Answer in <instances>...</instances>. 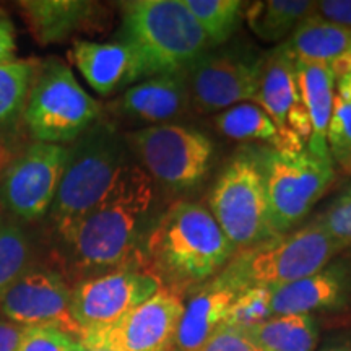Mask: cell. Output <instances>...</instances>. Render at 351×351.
I'll return each instance as SVG.
<instances>
[{
	"label": "cell",
	"instance_id": "6da1fadb",
	"mask_svg": "<svg viewBox=\"0 0 351 351\" xmlns=\"http://www.w3.org/2000/svg\"><path fill=\"white\" fill-rule=\"evenodd\" d=\"M155 189L150 176L132 161L103 200L60 241L70 265L83 280L114 270L145 269V243L156 221L152 218Z\"/></svg>",
	"mask_w": 351,
	"mask_h": 351
},
{
	"label": "cell",
	"instance_id": "7a4b0ae2",
	"mask_svg": "<svg viewBox=\"0 0 351 351\" xmlns=\"http://www.w3.org/2000/svg\"><path fill=\"white\" fill-rule=\"evenodd\" d=\"M236 254L207 208L176 202L156 218L145 243V269L174 291L215 278Z\"/></svg>",
	"mask_w": 351,
	"mask_h": 351
},
{
	"label": "cell",
	"instance_id": "3957f363",
	"mask_svg": "<svg viewBox=\"0 0 351 351\" xmlns=\"http://www.w3.org/2000/svg\"><path fill=\"white\" fill-rule=\"evenodd\" d=\"M121 12L116 41L134 52L145 78L189 73L212 49L184 0H130Z\"/></svg>",
	"mask_w": 351,
	"mask_h": 351
},
{
	"label": "cell",
	"instance_id": "277c9868",
	"mask_svg": "<svg viewBox=\"0 0 351 351\" xmlns=\"http://www.w3.org/2000/svg\"><path fill=\"white\" fill-rule=\"evenodd\" d=\"M67 150L59 189L47 213L60 241L103 200L122 171L134 161L124 135L101 119L67 145Z\"/></svg>",
	"mask_w": 351,
	"mask_h": 351
},
{
	"label": "cell",
	"instance_id": "5b68a950",
	"mask_svg": "<svg viewBox=\"0 0 351 351\" xmlns=\"http://www.w3.org/2000/svg\"><path fill=\"white\" fill-rule=\"evenodd\" d=\"M341 251L317 219L256 247L236 252L215 276L234 291L287 285L324 270Z\"/></svg>",
	"mask_w": 351,
	"mask_h": 351
},
{
	"label": "cell",
	"instance_id": "8992f818",
	"mask_svg": "<svg viewBox=\"0 0 351 351\" xmlns=\"http://www.w3.org/2000/svg\"><path fill=\"white\" fill-rule=\"evenodd\" d=\"M101 104L57 57L38 64L23 109L34 142L70 145L101 119Z\"/></svg>",
	"mask_w": 351,
	"mask_h": 351
},
{
	"label": "cell",
	"instance_id": "52a82bcc",
	"mask_svg": "<svg viewBox=\"0 0 351 351\" xmlns=\"http://www.w3.org/2000/svg\"><path fill=\"white\" fill-rule=\"evenodd\" d=\"M132 156L171 194H184L205 181L215 145L207 134L184 124L150 125L124 135Z\"/></svg>",
	"mask_w": 351,
	"mask_h": 351
},
{
	"label": "cell",
	"instance_id": "ba28073f",
	"mask_svg": "<svg viewBox=\"0 0 351 351\" xmlns=\"http://www.w3.org/2000/svg\"><path fill=\"white\" fill-rule=\"evenodd\" d=\"M261 163L270 225L275 236H285L300 225L335 179L332 160H324L307 148L301 152H278L262 148Z\"/></svg>",
	"mask_w": 351,
	"mask_h": 351
},
{
	"label": "cell",
	"instance_id": "9c48e42d",
	"mask_svg": "<svg viewBox=\"0 0 351 351\" xmlns=\"http://www.w3.org/2000/svg\"><path fill=\"white\" fill-rule=\"evenodd\" d=\"M210 213L236 252L278 238L270 225L269 202L257 152H241L221 171L210 195Z\"/></svg>",
	"mask_w": 351,
	"mask_h": 351
},
{
	"label": "cell",
	"instance_id": "30bf717a",
	"mask_svg": "<svg viewBox=\"0 0 351 351\" xmlns=\"http://www.w3.org/2000/svg\"><path fill=\"white\" fill-rule=\"evenodd\" d=\"M182 313L181 293L163 285L116 322L82 332L78 341L83 348L108 351H174Z\"/></svg>",
	"mask_w": 351,
	"mask_h": 351
},
{
	"label": "cell",
	"instance_id": "8fae6325",
	"mask_svg": "<svg viewBox=\"0 0 351 351\" xmlns=\"http://www.w3.org/2000/svg\"><path fill=\"white\" fill-rule=\"evenodd\" d=\"M67 153V145H29L0 174V205L19 221L33 223L47 217Z\"/></svg>",
	"mask_w": 351,
	"mask_h": 351
},
{
	"label": "cell",
	"instance_id": "7c38bea8",
	"mask_svg": "<svg viewBox=\"0 0 351 351\" xmlns=\"http://www.w3.org/2000/svg\"><path fill=\"white\" fill-rule=\"evenodd\" d=\"M262 59L239 44L210 49L187 73L192 111H225L256 98Z\"/></svg>",
	"mask_w": 351,
	"mask_h": 351
},
{
	"label": "cell",
	"instance_id": "4fadbf2b",
	"mask_svg": "<svg viewBox=\"0 0 351 351\" xmlns=\"http://www.w3.org/2000/svg\"><path fill=\"white\" fill-rule=\"evenodd\" d=\"M161 287L163 282L150 270H114L75 285L70 313L82 332L104 327L150 300Z\"/></svg>",
	"mask_w": 351,
	"mask_h": 351
},
{
	"label": "cell",
	"instance_id": "5bb4252c",
	"mask_svg": "<svg viewBox=\"0 0 351 351\" xmlns=\"http://www.w3.org/2000/svg\"><path fill=\"white\" fill-rule=\"evenodd\" d=\"M72 289L59 271L28 265L0 300V317L21 327L54 326L80 339L82 330L70 313Z\"/></svg>",
	"mask_w": 351,
	"mask_h": 351
},
{
	"label": "cell",
	"instance_id": "9a60e30c",
	"mask_svg": "<svg viewBox=\"0 0 351 351\" xmlns=\"http://www.w3.org/2000/svg\"><path fill=\"white\" fill-rule=\"evenodd\" d=\"M257 106L269 114L283 142V152H301L311 137V122L296 82L295 59L285 44L263 54Z\"/></svg>",
	"mask_w": 351,
	"mask_h": 351
},
{
	"label": "cell",
	"instance_id": "2e32d148",
	"mask_svg": "<svg viewBox=\"0 0 351 351\" xmlns=\"http://www.w3.org/2000/svg\"><path fill=\"white\" fill-rule=\"evenodd\" d=\"M111 112L140 124H178L192 111L187 73L155 75L127 88L111 103Z\"/></svg>",
	"mask_w": 351,
	"mask_h": 351
},
{
	"label": "cell",
	"instance_id": "e0dca14e",
	"mask_svg": "<svg viewBox=\"0 0 351 351\" xmlns=\"http://www.w3.org/2000/svg\"><path fill=\"white\" fill-rule=\"evenodd\" d=\"M70 59L88 85L101 96H111L145 80L138 59L119 41L96 43L75 39Z\"/></svg>",
	"mask_w": 351,
	"mask_h": 351
},
{
	"label": "cell",
	"instance_id": "ac0fdd59",
	"mask_svg": "<svg viewBox=\"0 0 351 351\" xmlns=\"http://www.w3.org/2000/svg\"><path fill=\"white\" fill-rule=\"evenodd\" d=\"M19 7L33 36L44 46L90 32L103 20V8L90 0H23Z\"/></svg>",
	"mask_w": 351,
	"mask_h": 351
},
{
	"label": "cell",
	"instance_id": "d6986e66",
	"mask_svg": "<svg viewBox=\"0 0 351 351\" xmlns=\"http://www.w3.org/2000/svg\"><path fill=\"white\" fill-rule=\"evenodd\" d=\"M239 293L218 283L207 282L184 304L174 340V351H200L210 337L230 319L232 302Z\"/></svg>",
	"mask_w": 351,
	"mask_h": 351
},
{
	"label": "cell",
	"instance_id": "ffe728a7",
	"mask_svg": "<svg viewBox=\"0 0 351 351\" xmlns=\"http://www.w3.org/2000/svg\"><path fill=\"white\" fill-rule=\"evenodd\" d=\"M296 82L300 95L311 122V137L307 150L313 155L332 160L327 147V127L330 122L333 98H335V75L330 65L296 62Z\"/></svg>",
	"mask_w": 351,
	"mask_h": 351
},
{
	"label": "cell",
	"instance_id": "44dd1931",
	"mask_svg": "<svg viewBox=\"0 0 351 351\" xmlns=\"http://www.w3.org/2000/svg\"><path fill=\"white\" fill-rule=\"evenodd\" d=\"M343 278L335 269H324L296 282L269 288L271 315L311 314L339 306L343 300Z\"/></svg>",
	"mask_w": 351,
	"mask_h": 351
},
{
	"label": "cell",
	"instance_id": "7402d4cb",
	"mask_svg": "<svg viewBox=\"0 0 351 351\" xmlns=\"http://www.w3.org/2000/svg\"><path fill=\"white\" fill-rule=\"evenodd\" d=\"M283 44L296 62L332 65L351 47V29L307 15Z\"/></svg>",
	"mask_w": 351,
	"mask_h": 351
},
{
	"label": "cell",
	"instance_id": "603a6c76",
	"mask_svg": "<svg viewBox=\"0 0 351 351\" xmlns=\"http://www.w3.org/2000/svg\"><path fill=\"white\" fill-rule=\"evenodd\" d=\"M241 328L257 351H315L319 341L311 314L271 315Z\"/></svg>",
	"mask_w": 351,
	"mask_h": 351
},
{
	"label": "cell",
	"instance_id": "cb8c5ba5",
	"mask_svg": "<svg viewBox=\"0 0 351 351\" xmlns=\"http://www.w3.org/2000/svg\"><path fill=\"white\" fill-rule=\"evenodd\" d=\"M314 2L306 0H265L247 3L244 20L249 28L265 43H276L293 33L298 23L313 12Z\"/></svg>",
	"mask_w": 351,
	"mask_h": 351
},
{
	"label": "cell",
	"instance_id": "d4e9b609",
	"mask_svg": "<svg viewBox=\"0 0 351 351\" xmlns=\"http://www.w3.org/2000/svg\"><path fill=\"white\" fill-rule=\"evenodd\" d=\"M215 125L225 137L238 142H261L283 152V142L269 114L251 103L236 104L215 117Z\"/></svg>",
	"mask_w": 351,
	"mask_h": 351
},
{
	"label": "cell",
	"instance_id": "484cf974",
	"mask_svg": "<svg viewBox=\"0 0 351 351\" xmlns=\"http://www.w3.org/2000/svg\"><path fill=\"white\" fill-rule=\"evenodd\" d=\"M184 5L199 23L212 49L230 41L244 20L245 3L239 0H184Z\"/></svg>",
	"mask_w": 351,
	"mask_h": 351
},
{
	"label": "cell",
	"instance_id": "4316f807",
	"mask_svg": "<svg viewBox=\"0 0 351 351\" xmlns=\"http://www.w3.org/2000/svg\"><path fill=\"white\" fill-rule=\"evenodd\" d=\"M38 60H12L0 64V129L23 116Z\"/></svg>",
	"mask_w": 351,
	"mask_h": 351
},
{
	"label": "cell",
	"instance_id": "83f0119b",
	"mask_svg": "<svg viewBox=\"0 0 351 351\" xmlns=\"http://www.w3.org/2000/svg\"><path fill=\"white\" fill-rule=\"evenodd\" d=\"M32 241L13 219L0 218V300L8 285L29 265Z\"/></svg>",
	"mask_w": 351,
	"mask_h": 351
},
{
	"label": "cell",
	"instance_id": "f1b7e54d",
	"mask_svg": "<svg viewBox=\"0 0 351 351\" xmlns=\"http://www.w3.org/2000/svg\"><path fill=\"white\" fill-rule=\"evenodd\" d=\"M327 147L332 161L345 173L351 169V101L335 93L330 122L327 127Z\"/></svg>",
	"mask_w": 351,
	"mask_h": 351
},
{
	"label": "cell",
	"instance_id": "f546056e",
	"mask_svg": "<svg viewBox=\"0 0 351 351\" xmlns=\"http://www.w3.org/2000/svg\"><path fill=\"white\" fill-rule=\"evenodd\" d=\"M16 351H83L77 337L54 326L25 327Z\"/></svg>",
	"mask_w": 351,
	"mask_h": 351
},
{
	"label": "cell",
	"instance_id": "4dcf8cb0",
	"mask_svg": "<svg viewBox=\"0 0 351 351\" xmlns=\"http://www.w3.org/2000/svg\"><path fill=\"white\" fill-rule=\"evenodd\" d=\"M271 317L269 304V288H249L241 291L232 302L230 319L226 324L232 326H252Z\"/></svg>",
	"mask_w": 351,
	"mask_h": 351
},
{
	"label": "cell",
	"instance_id": "1f68e13d",
	"mask_svg": "<svg viewBox=\"0 0 351 351\" xmlns=\"http://www.w3.org/2000/svg\"><path fill=\"white\" fill-rule=\"evenodd\" d=\"M320 226L340 245L341 251L351 247V187L337 197L326 213L317 218Z\"/></svg>",
	"mask_w": 351,
	"mask_h": 351
},
{
	"label": "cell",
	"instance_id": "d6a6232c",
	"mask_svg": "<svg viewBox=\"0 0 351 351\" xmlns=\"http://www.w3.org/2000/svg\"><path fill=\"white\" fill-rule=\"evenodd\" d=\"M200 351H257L244 335L243 328L232 324H225L210 337Z\"/></svg>",
	"mask_w": 351,
	"mask_h": 351
},
{
	"label": "cell",
	"instance_id": "836d02e7",
	"mask_svg": "<svg viewBox=\"0 0 351 351\" xmlns=\"http://www.w3.org/2000/svg\"><path fill=\"white\" fill-rule=\"evenodd\" d=\"M311 15L351 29V0H322L314 2Z\"/></svg>",
	"mask_w": 351,
	"mask_h": 351
},
{
	"label": "cell",
	"instance_id": "e575fe53",
	"mask_svg": "<svg viewBox=\"0 0 351 351\" xmlns=\"http://www.w3.org/2000/svg\"><path fill=\"white\" fill-rule=\"evenodd\" d=\"M16 60L15 26L3 8H0V64Z\"/></svg>",
	"mask_w": 351,
	"mask_h": 351
},
{
	"label": "cell",
	"instance_id": "d590c367",
	"mask_svg": "<svg viewBox=\"0 0 351 351\" xmlns=\"http://www.w3.org/2000/svg\"><path fill=\"white\" fill-rule=\"evenodd\" d=\"M335 75V93L346 101H351V47L332 65Z\"/></svg>",
	"mask_w": 351,
	"mask_h": 351
},
{
	"label": "cell",
	"instance_id": "8d00e7d4",
	"mask_svg": "<svg viewBox=\"0 0 351 351\" xmlns=\"http://www.w3.org/2000/svg\"><path fill=\"white\" fill-rule=\"evenodd\" d=\"M25 327L0 317V351H16Z\"/></svg>",
	"mask_w": 351,
	"mask_h": 351
},
{
	"label": "cell",
	"instance_id": "74e56055",
	"mask_svg": "<svg viewBox=\"0 0 351 351\" xmlns=\"http://www.w3.org/2000/svg\"><path fill=\"white\" fill-rule=\"evenodd\" d=\"M326 351H351V348H330V350H326Z\"/></svg>",
	"mask_w": 351,
	"mask_h": 351
},
{
	"label": "cell",
	"instance_id": "f35d334b",
	"mask_svg": "<svg viewBox=\"0 0 351 351\" xmlns=\"http://www.w3.org/2000/svg\"><path fill=\"white\" fill-rule=\"evenodd\" d=\"M83 351H108V350H96V348H83Z\"/></svg>",
	"mask_w": 351,
	"mask_h": 351
},
{
	"label": "cell",
	"instance_id": "ab89813d",
	"mask_svg": "<svg viewBox=\"0 0 351 351\" xmlns=\"http://www.w3.org/2000/svg\"><path fill=\"white\" fill-rule=\"evenodd\" d=\"M350 174H351V169H350Z\"/></svg>",
	"mask_w": 351,
	"mask_h": 351
}]
</instances>
